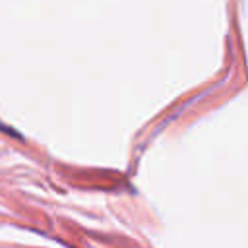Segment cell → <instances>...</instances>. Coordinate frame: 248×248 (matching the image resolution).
<instances>
[{
	"mask_svg": "<svg viewBox=\"0 0 248 248\" xmlns=\"http://www.w3.org/2000/svg\"><path fill=\"white\" fill-rule=\"evenodd\" d=\"M0 128H4V124H2V122H0Z\"/></svg>",
	"mask_w": 248,
	"mask_h": 248,
	"instance_id": "obj_1",
	"label": "cell"
}]
</instances>
